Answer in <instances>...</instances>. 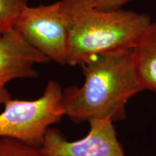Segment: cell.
<instances>
[{
	"label": "cell",
	"instance_id": "obj_1",
	"mask_svg": "<svg viewBox=\"0 0 156 156\" xmlns=\"http://www.w3.org/2000/svg\"><path fill=\"white\" fill-rule=\"evenodd\" d=\"M84 83L63 90L64 116L75 124L125 119L128 101L143 90L133 64V48L98 55L81 66Z\"/></svg>",
	"mask_w": 156,
	"mask_h": 156
},
{
	"label": "cell",
	"instance_id": "obj_2",
	"mask_svg": "<svg viewBox=\"0 0 156 156\" xmlns=\"http://www.w3.org/2000/svg\"><path fill=\"white\" fill-rule=\"evenodd\" d=\"M69 23L67 64L81 66L95 56L135 47L151 24L145 13L101 10L90 0H62Z\"/></svg>",
	"mask_w": 156,
	"mask_h": 156
},
{
	"label": "cell",
	"instance_id": "obj_3",
	"mask_svg": "<svg viewBox=\"0 0 156 156\" xmlns=\"http://www.w3.org/2000/svg\"><path fill=\"white\" fill-rule=\"evenodd\" d=\"M62 93L60 84L50 80L38 98L7 101L0 113V137L12 138L40 147L48 129L65 116Z\"/></svg>",
	"mask_w": 156,
	"mask_h": 156
},
{
	"label": "cell",
	"instance_id": "obj_4",
	"mask_svg": "<svg viewBox=\"0 0 156 156\" xmlns=\"http://www.w3.org/2000/svg\"><path fill=\"white\" fill-rule=\"evenodd\" d=\"M13 28L50 61L67 64L69 23L62 0L48 5H27Z\"/></svg>",
	"mask_w": 156,
	"mask_h": 156
},
{
	"label": "cell",
	"instance_id": "obj_5",
	"mask_svg": "<svg viewBox=\"0 0 156 156\" xmlns=\"http://www.w3.org/2000/svg\"><path fill=\"white\" fill-rule=\"evenodd\" d=\"M85 136L69 141L61 131L50 127L40 149L45 156H126L114 126L109 119L89 122Z\"/></svg>",
	"mask_w": 156,
	"mask_h": 156
},
{
	"label": "cell",
	"instance_id": "obj_6",
	"mask_svg": "<svg viewBox=\"0 0 156 156\" xmlns=\"http://www.w3.org/2000/svg\"><path fill=\"white\" fill-rule=\"evenodd\" d=\"M49 62L14 28L0 35V104L12 98L7 88L9 82L37 77L36 64Z\"/></svg>",
	"mask_w": 156,
	"mask_h": 156
},
{
	"label": "cell",
	"instance_id": "obj_7",
	"mask_svg": "<svg viewBox=\"0 0 156 156\" xmlns=\"http://www.w3.org/2000/svg\"><path fill=\"white\" fill-rule=\"evenodd\" d=\"M133 64L142 89L156 95V22L151 23L133 48Z\"/></svg>",
	"mask_w": 156,
	"mask_h": 156
},
{
	"label": "cell",
	"instance_id": "obj_8",
	"mask_svg": "<svg viewBox=\"0 0 156 156\" xmlns=\"http://www.w3.org/2000/svg\"><path fill=\"white\" fill-rule=\"evenodd\" d=\"M27 5V0H0V35L13 28L20 13Z\"/></svg>",
	"mask_w": 156,
	"mask_h": 156
},
{
	"label": "cell",
	"instance_id": "obj_9",
	"mask_svg": "<svg viewBox=\"0 0 156 156\" xmlns=\"http://www.w3.org/2000/svg\"><path fill=\"white\" fill-rule=\"evenodd\" d=\"M0 156H45L40 147L20 140L0 137Z\"/></svg>",
	"mask_w": 156,
	"mask_h": 156
},
{
	"label": "cell",
	"instance_id": "obj_10",
	"mask_svg": "<svg viewBox=\"0 0 156 156\" xmlns=\"http://www.w3.org/2000/svg\"><path fill=\"white\" fill-rule=\"evenodd\" d=\"M131 1L132 0H90V2L95 8L101 10H113L121 9Z\"/></svg>",
	"mask_w": 156,
	"mask_h": 156
},
{
	"label": "cell",
	"instance_id": "obj_11",
	"mask_svg": "<svg viewBox=\"0 0 156 156\" xmlns=\"http://www.w3.org/2000/svg\"><path fill=\"white\" fill-rule=\"evenodd\" d=\"M135 156H138V155H135Z\"/></svg>",
	"mask_w": 156,
	"mask_h": 156
}]
</instances>
